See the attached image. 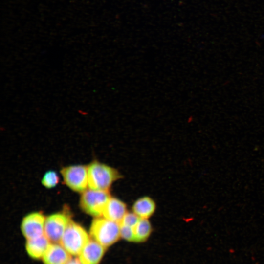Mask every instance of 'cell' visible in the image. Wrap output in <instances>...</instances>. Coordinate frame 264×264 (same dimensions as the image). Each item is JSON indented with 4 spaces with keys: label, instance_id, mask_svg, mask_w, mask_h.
<instances>
[{
    "label": "cell",
    "instance_id": "obj_1",
    "mask_svg": "<svg viewBox=\"0 0 264 264\" xmlns=\"http://www.w3.org/2000/svg\"><path fill=\"white\" fill-rule=\"evenodd\" d=\"M88 186L94 190L109 191L112 184L121 178L114 168L97 161L88 166Z\"/></svg>",
    "mask_w": 264,
    "mask_h": 264
},
{
    "label": "cell",
    "instance_id": "obj_2",
    "mask_svg": "<svg viewBox=\"0 0 264 264\" xmlns=\"http://www.w3.org/2000/svg\"><path fill=\"white\" fill-rule=\"evenodd\" d=\"M90 237L105 247L116 242L120 238V224L105 218L97 217L90 225Z\"/></svg>",
    "mask_w": 264,
    "mask_h": 264
},
{
    "label": "cell",
    "instance_id": "obj_3",
    "mask_svg": "<svg viewBox=\"0 0 264 264\" xmlns=\"http://www.w3.org/2000/svg\"><path fill=\"white\" fill-rule=\"evenodd\" d=\"M89 241V236L85 229L71 220L59 243L70 255L76 256L79 255Z\"/></svg>",
    "mask_w": 264,
    "mask_h": 264
},
{
    "label": "cell",
    "instance_id": "obj_4",
    "mask_svg": "<svg viewBox=\"0 0 264 264\" xmlns=\"http://www.w3.org/2000/svg\"><path fill=\"white\" fill-rule=\"evenodd\" d=\"M110 198L109 191L86 190L81 196L79 206L86 214L100 217Z\"/></svg>",
    "mask_w": 264,
    "mask_h": 264
},
{
    "label": "cell",
    "instance_id": "obj_5",
    "mask_svg": "<svg viewBox=\"0 0 264 264\" xmlns=\"http://www.w3.org/2000/svg\"><path fill=\"white\" fill-rule=\"evenodd\" d=\"M71 220L70 212L67 207L60 212L47 216L45 220L44 235L50 242H60Z\"/></svg>",
    "mask_w": 264,
    "mask_h": 264
},
{
    "label": "cell",
    "instance_id": "obj_6",
    "mask_svg": "<svg viewBox=\"0 0 264 264\" xmlns=\"http://www.w3.org/2000/svg\"><path fill=\"white\" fill-rule=\"evenodd\" d=\"M61 174L65 184L72 190L83 193L88 185V166L78 165L63 167Z\"/></svg>",
    "mask_w": 264,
    "mask_h": 264
},
{
    "label": "cell",
    "instance_id": "obj_7",
    "mask_svg": "<svg viewBox=\"0 0 264 264\" xmlns=\"http://www.w3.org/2000/svg\"><path fill=\"white\" fill-rule=\"evenodd\" d=\"M45 218L42 212L31 213L25 216L21 223V230L27 239L40 237L44 234Z\"/></svg>",
    "mask_w": 264,
    "mask_h": 264
},
{
    "label": "cell",
    "instance_id": "obj_8",
    "mask_svg": "<svg viewBox=\"0 0 264 264\" xmlns=\"http://www.w3.org/2000/svg\"><path fill=\"white\" fill-rule=\"evenodd\" d=\"M104 246L94 240H89L79 254L82 264H98L105 251Z\"/></svg>",
    "mask_w": 264,
    "mask_h": 264
},
{
    "label": "cell",
    "instance_id": "obj_9",
    "mask_svg": "<svg viewBox=\"0 0 264 264\" xmlns=\"http://www.w3.org/2000/svg\"><path fill=\"white\" fill-rule=\"evenodd\" d=\"M70 254L57 243L50 244L43 257L44 264H66Z\"/></svg>",
    "mask_w": 264,
    "mask_h": 264
},
{
    "label": "cell",
    "instance_id": "obj_10",
    "mask_svg": "<svg viewBox=\"0 0 264 264\" xmlns=\"http://www.w3.org/2000/svg\"><path fill=\"white\" fill-rule=\"evenodd\" d=\"M127 213L126 204L115 198L110 197L103 212L104 218L120 223Z\"/></svg>",
    "mask_w": 264,
    "mask_h": 264
},
{
    "label": "cell",
    "instance_id": "obj_11",
    "mask_svg": "<svg viewBox=\"0 0 264 264\" xmlns=\"http://www.w3.org/2000/svg\"><path fill=\"white\" fill-rule=\"evenodd\" d=\"M49 242L44 235L39 238L27 240L26 249L28 255L34 259L43 258L50 244Z\"/></svg>",
    "mask_w": 264,
    "mask_h": 264
},
{
    "label": "cell",
    "instance_id": "obj_12",
    "mask_svg": "<svg viewBox=\"0 0 264 264\" xmlns=\"http://www.w3.org/2000/svg\"><path fill=\"white\" fill-rule=\"evenodd\" d=\"M155 204L154 201L148 197L139 198L132 206L133 212L139 218L148 219L154 213Z\"/></svg>",
    "mask_w": 264,
    "mask_h": 264
},
{
    "label": "cell",
    "instance_id": "obj_13",
    "mask_svg": "<svg viewBox=\"0 0 264 264\" xmlns=\"http://www.w3.org/2000/svg\"><path fill=\"white\" fill-rule=\"evenodd\" d=\"M133 229L134 242H138L145 241L152 232V226L147 219L140 218Z\"/></svg>",
    "mask_w": 264,
    "mask_h": 264
},
{
    "label": "cell",
    "instance_id": "obj_14",
    "mask_svg": "<svg viewBox=\"0 0 264 264\" xmlns=\"http://www.w3.org/2000/svg\"><path fill=\"white\" fill-rule=\"evenodd\" d=\"M59 180V178L56 172L54 171H49L44 175L42 183L44 187L51 188L57 185Z\"/></svg>",
    "mask_w": 264,
    "mask_h": 264
},
{
    "label": "cell",
    "instance_id": "obj_15",
    "mask_svg": "<svg viewBox=\"0 0 264 264\" xmlns=\"http://www.w3.org/2000/svg\"><path fill=\"white\" fill-rule=\"evenodd\" d=\"M140 219L134 213L127 212L119 224L133 228Z\"/></svg>",
    "mask_w": 264,
    "mask_h": 264
},
{
    "label": "cell",
    "instance_id": "obj_16",
    "mask_svg": "<svg viewBox=\"0 0 264 264\" xmlns=\"http://www.w3.org/2000/svg\"><path fill=\"white\" fill-rule=\"evenodd\" d=\"M120 236L129 242H134V236L133 227L120 225Z\"/></svg>",
    "mask_w": 264,
    "mask_h": 264
},
{
    "label": "cell",
    "instance_id": "obj_17",
    "mask_svg": "<svg viewBox=\"0 0 264 264\" xmlns=\"http://www.w3.org/2000/svg\"><path fill=\"white\" fill-rule=\"evenodd\" d=\"M66 264H82L79 258H70Z\"/></svg>",
    "mask_w": 264,
    "mask_h": 264
}]
</instances>
